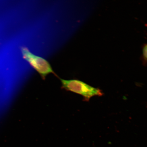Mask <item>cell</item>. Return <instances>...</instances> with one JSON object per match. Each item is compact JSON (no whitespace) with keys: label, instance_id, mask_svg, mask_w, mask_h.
Wrapping results in <instances>:
<instances>
[{"label":"cell","instance_id":"7a4b0ae2","mask_svg":"<svg viewBox=\"0 0 147 147\" xmlns=\"http://www.w3.org/2000/svg\"><path fill=\"white\" fill-rule=\"evenodd\" d=\"M21 50L23 58L37 71L43 80H45L46 77L50 73L57 76L47 60L32 54L26 47H22Z\"/></svg>","mask_w":147,"mask_h":147},{"label":"cell","instance_id":"3957f363","mask_svg":"<svg viewBox=\"0 0 147 147\" xmlns=\"http://www.w3.org/2000/svg\"><path fill=\"white\" fill-rule=\"evenodd\" d=\"M142 55L143 59L147 61V44L143 46L142 49Z\"/></svg>","mask_w":147,"mask_h":147},{"label":"cell","instance_id":"6da1fadb","mask_svg":"<svg viewBox=\"0 0 147 147\" xmlns=\"http://www.w3.org/2000/svg\"><path fill=\"white\" fill-rule=\"evenodd\" d=\"M60 79L63 89L82 95L84 101H89L92 97L100 96L103 95L102 90L98 88L92 87L81 81Z\"/></svg>","mask_w":147,"mask_h":147}]
</instances>
